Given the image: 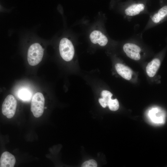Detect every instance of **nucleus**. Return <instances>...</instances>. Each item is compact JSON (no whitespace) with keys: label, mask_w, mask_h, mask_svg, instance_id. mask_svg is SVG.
I'll return each instance as SVG.
<instances>
[{"label":"nucleus","mask_w":167,"mask_h":167,"mask_svg":"<svg viewBox=\"0 0 167 167\" xmlns=\"http://www.w3.org/2000/svg\"><path fill=\"white\" fill-rule=\"evenodd\" d=\"M158 110L154 109L150 110L149 116L153 122L157 123H161L163 121V117L160 114H158Z\"/></svg>","instance_id":"obj_13"},{"label":"nucleus","mask_w":167,"mask_h":167,"mask_svg":"<svg viewBox=\"0 0 167 167\" xmlns=\"http://www.w3.org/2000/svg\"><path fill=\"white\" fill-rule=\"evenodd\" d=\"M59 50L60 55L65 61H69L73 58L75 53L74 46L69 39L62 38L60 41Z\"/></svg>","instance_id":"obj_3"},{"label":"nucleus","mask_w":167,"mask_h":167,"mask_svg":"<svg viewBox=\"0 0 167 167\" xmlns=\"http://www.w3.org/2000/svg\"><path fill=\"white\" fill-rule=\"evenodd\" d=\"M90 39L93 44H98L100 46H105L108 42L107 37L101 32L98 30L92 31L90 35Z\"/></svg>","instance_id":"obj_6"},{"label":"nucleus","mask_w":167,"mask_h":167,"mask_svg":"<svg viewBox=\"0 0 167 167\" xmlns=\"http://www.w3.org/2000/svg\"><path fill=\"white\" fill-rule=\"evenodd\" d=\"M102 98L99 99V101L101 105L103 108L108 106V103L109 100L111 99L113 94L107 90H103L101 93Z\"/></svg>","instance_id":"obj_12"},{"label":"nucleus","mask_w":167,"mask_h":167,"mask_svg":"<svg viewBox=\"0 0 167 167\" xmlns=\"http://www.w3.org/2000/svg\"><path fill=\"white\" fill-rule=\"evenodd\" d=\"M161 65L159 59L155 58L149 62L146 67V71L148 75L151 77L156 74Z\"/></svg>","instance_id":"obj_9"},{"label":"nucleus","mask_w":167,"mask_h":167,"mask_svg":"<svg viewBox=\"0 0 167 167\" xmlns=\"http://www.w3.org/2000/svg\"><path fill=\"white\" fill-rule=\"evenodd\" d=\"M19 98L24 101H27L30 99L32 96L31 92L28 89L23 88L20 90L18 93Z\"/></svg>","instance_id":"obj_14"},{"label":"nucleus","mask_w":167,"mask_h":167,"mask_svg":"<svg viewBox=\"0 0 167 167\" xmlns=\"http://www.w3.org/2000/svg\"><path fill=\"white\" fill-rule=\"evenodd\" d=\"M45 102L44 97L41 93L37 92L33 95L31 102V110L35 117L38 118L42 115Z\"/></svg>","instance_id":"obj_2"},{"label":"nucleus","mask_w":167,"mask_h":167,"mask_svg":"<svg viewBox=\"0 0 167 167\" xmlns=\"http://www.w3.org/2000/svg\"><path fill=\"white\" fill-rule=\"evenodd\" d=\"M17 104V101L12 95H8L2 104V114L8 118H12L15 114Z\"/></svg>","instance_id":"obj_4"},{"label":"nucleus","mask_w":167,"mask_h":167,"mask_svg":"<svg viewBox=\"0 0 167 167\" xmlns=\"http://www.w3.org/2000/svg\"><path fill=\"white\" fill-rule=\"evenodd\" d=\"M115 68L118 73L125 79L130 80L131 79L132 71L129 67L118 63L115 65Z\"/></svg>","instance_id":"obj_8"},{"label":"nucleus","mask_w":167,"mask_h":167,"mask_svg":"<svg viewBox=\"0 0 167 167\" xmlns=\"http://www.w3.org/2000/svg\"><path fill=\"white\" fill-rule=\"evenodd\" d=\"M16 160L15 156L8 152H5L2 154L0 159V167H13Z\"/></svg>","instance_id":"obj_7"},{"label":"nucleus","mask_w":167,"mask_h":167,"mask_svg":"<svg viewBox=\"0 0 167 167\" xmlns=\"http://www.w3.org/2000/svg\"><path fill=\"white\" fill-rule=\"evenodd\" d=\"M82 167H96V162L94 160L91 159L84 162L82 165Z\"/></svg>","instance_id":"obj_16"},{"label":"nucleus","mask_w":167,"mask_h":167,"mask_svg":"<svg viewBox=\"0 0 167 167\" xmlns=\"http://www.w3.org/2000/svg\"><path fill=\"white\" fill-rule=\"evenodd\" d=\"M108 106L110 110L116 111L118 109L119 105L118 101L116 99L114 100L110 99L109 101Z\"/></svg>","instance_id":"obj_15"},{"label":"nucleus","mask_w":167,"mask_h":167,"mask_svg":"<svg viewBox=\"0 0 167 167\" xmlns=\"http://www.w3.org/2000/svg\"><path fill=\"white\" fill-rule=\"evenodd\" d=\"M123 50L127 56L130 58L136 61L140 59L139 53L141 49L137 45L132 43H126L123 46Z\"/></svg>","instance_id":"obj_5"},{"label":"nucleus","mask_w":167,"mask_h":167,"mask_svg":"<svg viewBox=\"0 0 167 167\" xmlns=\"http://www.w3.org/2000/svg\"><path fill=\"white\" fill-rule=\"evenodd\" d=\"M44 108H45V109H46L47 108H46V107H45Z\"/></svg>","instance_id":"obj_17"},{"label":"nucleus","mask_w":167,"mask_h":167,"mask_svg":"<svg viewBox=\"0 0 167 167\" xmlns=\"http://www.w3.org/2000/svg\"><path fill=\"white\" fill-rule=\"evenodd\" d=\"M44 54V49L38 43L31 45L29 48L28 53V61L29 64L35 66L42 60Z\"/></svg>","instance_id":"obj_1"},{"label":"nucleus","mask_w":167,"mask_h":167,"mask_svg":"<svg viewBox=\"0 0 167 167\" xmlns=\"http://www.w3.org/2000/svg\"><path fill=\"white\" fill-rule=\"evenodd\" d=\"M167 15V6H165L161 8L157 13L153 15L152 18V20L154 23H158L163 20Z\"/></svg>","instance_id":"obj_11"},{"label":"nucleus","mask_w":167,"mask_h":167,"mask_svg":"<svg viewBox=\"0 0 167 167\" xmlns=\"http://www.w3.org/2000/svg\"><path fill=\"white\" fill-rule=\"evenodd\" d=\"M144 5L142 3L132 5L125 10V14L128 16H133L139 14L144 8Z\"/></svg>","instance_id":"obj_10"}]
</instances>
